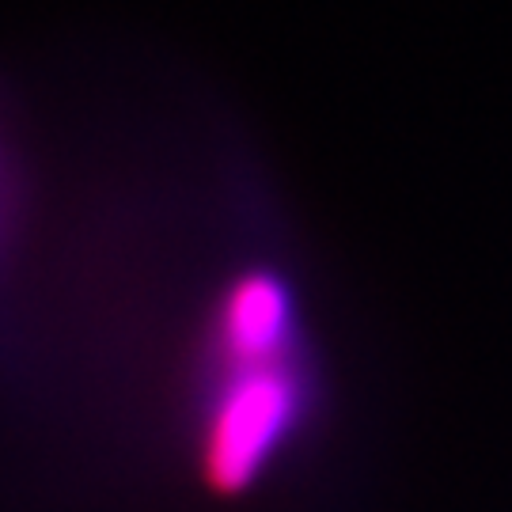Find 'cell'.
I'll list each match as a JSON object with an SVG mask.
<instances>
[{
	"instance_id": "1",
	"label": "cell",
	"mask_w": 512,
	"mask_h": 512,
	"mask_svg": "<svg viewBox=\"0 0 512 512\" xmlns=\"http://www.w3.org/2000/svg\"><path fill=\"white\" fill-rule=\"evenodd\" d=\"M175 414L194 486L228 505L277 490L319 448L334 380L308 281L281 255L228 258L202 285Z\"/></svg>"
},
{
	"instance_id": "2",
	"label": "cell",
	"mask_w": 512,
	"mask_h": 512,
	"mask_svg": "<svg viewBox=\"0 0 512 512\" xmlns=\"http://www.w3.org/2000/svg\"><path fill=\"white\" fill-rule=\"evenodd\" d=\"M12 220H16V175H12L8 152L0 148V247L12 232Z\"/></svg>"
}]
</instances>
